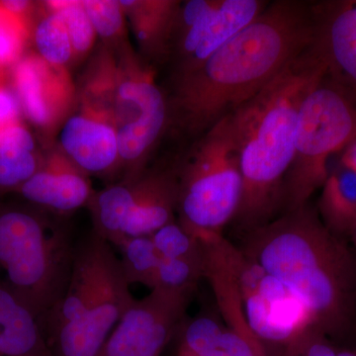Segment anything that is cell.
<instances>
[{
  "mask_svg": "<svg viewBox=\"0 0 356 356\" xmlns=\"http://www.w3.org/2000/svg\"><path fill=\"white\" fill-rule=\"evenodd\" d=\"M30 34L29 21L0 4V70H10L22 58Z\"/></svg>",
  "mask_w": 356,
  "mask_h": 356,
  "instance_id": "obj_27",
  "label": "cell"
},
{
  "mask_svg": "<svg viewBox=\"0 0 356 356\" xmlns=\"http://www.w3.org/2000/svg\"><path fill=\"white\" fill-rule=\"evenodd\" d=\"M43 159L21 121L0 129V193L17 191L38 172Z\"/></svg>",
  "mask_w": 356,
  "mask_h": 356,
  "instance_id": "obj_21",
  "label": "cell"
},
{
  "mask_svg": "<svg viewBox=\"0 0 356 356\" xmlns=\"http://www.w3.org/2000/svg\"><path fill=\"white\" fill-rule=\"evenodd\" d=\"M177 170L143 172L137 177V194L122 241L152 236L175 220L177 204Z\"/></svg>",
  "mask_w": 356,
  "mask_h": 356,
  "instance_id": "obj_16",
  "label": "cell"
},
{
  "mask_svg": "<svg viewBox=\"0 0 356 356\" xmlns=\"http://www.w3.org/2000/svg\"><path fill=\"white\" fill-rule=\"evenodd\" d=\"M20 103L11 81L10 70H0V129L20 121Z\"/></svg>",
  "mask_w": 356,
  "mask_h": 356,
  "instance_id": "obj_30",
  "label": "cell"
},
{
  "mask_svg": "<svg viewBox=\"0 0 356 356\" xmlns=\"http://www.w3.org/2000/svg\"><path fill=\"white\" fill-rule=\"evenodd\" d=\"M29 203L0 202V281L39 323L64 296L76 243L60 218Z\"/></svg>",
  "mask_w": 356,
  "mask_h": 356,
  "instance_id": "obj_4",
  "label": "cell"
},
{
  "mask_svg": "<svg viewBox=\"0 0 356 356\" xmlns=\"http://www.w3.org/2000/svg\"><path fill=\"white\" fill-rule=\"evenodd\" d=\"M25 202L53 213L70 214L88 205L95 191L88 175L55 147L44 156L38 172L16 191Z\"/></svg>",
  "mask_w": 356,
  "mask_h": 356,
  "instance_id": "obj_15",
  "label": "cell"
},
{
  "mask_svg": "<svg viewBox=\"0 0 356 356\" xmlns=\"http://www.w3.org/2000/svg\"><path fill=\"white\" fill-rule=\"evenodd\" d=\"M262 356H267V355H262Z\"/></svg>",
  "mask_w": 356,
  "mask_h": 356,
  "instance_id": "obj_36",
  "label": "cell"
},
{
  "mask_svg": "<svg viewBox=\"0 0 356 356\" xmlns=\"http://www.w3.org/2000/svg\"><path fill=\"white\" fill-rule=\"evenodd\" d=\"M317 212L334 235L350 236L356 227V170L339 161L321 187Z\"/></svg>",
  "mask_w": 356,
  "mask_h": 356,
  "instance_id": "obj_20",
  "label": "cell"
},
{
  "mask_svg": "<svg viewBox=\"0 0 356 356\" xmlns=\"http://www.w3.org/2000/svg\"><path fill=\"white\" fill-rule=\"evenodd\" d=\"M311 2L276 0L189 76L170 103L178 125L202 135L271 83L312 46Z\"/></svg>",
  "mask_w": 356,
  "mask_h": 356,
  "instance_id": "obj_1",
  "label": "cell"
},
{
  "mask_svg": "<svg viewBox=\"0 0 356 356\" xmlns=\"http://www.w3.org/2000/svg\"><path fill=\"white\" fill-rule=\"evenodd\" d=\"M355 314H356V307H355Z\"/></svg>",
  "mask_w": 356,
  "mask_h": 356,
  "instance_id": "obj_37",
  "label": "cell"
},
{
  "mask_svg": "<svg viewBox=\"0 0 356 356\" xmlns=\"http://www.w3.org/2000/svg\"><path fill=\"white\" fill-rule=\"evenodd\" d=\"M110 95V109L118 139L124 180L142 175L143 163L165 131L170 119L168 99L149 67L122 49Z\"/></svg>",
  "mask_w": 356,
  "mask_h": 356,
  "instance_id": "obj_7",
  "label": "cell"
},
{
  "mask_svg": "<svg viewBox=\"0 0 356 356\" xmlns=\"http://www.w3.org/2000/svg\"><path fill=\"white\" fill-rule=\"evenodd\" d=\"M96 35L106 42H117L125 34L126 15L117 0H83Z\"/></svg>",
  "mask_w": 356,
  "mask_h": 356,
  "instance_id": "obj_28",
  "label": "cell"
},
{
  "mask_svg": "<svg viewBox=\"0 0 356 356\" xmlns=\"http://www.w3.org/2000/svg\"><path fill=\"white\" fill-rule=\"evenodd\" d=\"M10 77L22 114L46 135L57 130L72 111L77 95L67 67L31 53L11 67Z\"/></svg>",
  "mask_w": 356,
  "mask_h": 356,
  "instance_id": "obj_12",
  "label": "cell"
},
{
  "mask_svg": "<svg viewBox=\"0 0 356 356\" xmlns=\"http://www.w3.org/2000/svg\"><path fill=\"white\" fill-rule=\"evenodd\" d=\"M325 74V65L311 46L257 95L228 114L243 180L240 206L232 222L243 235L280 216L294 159L300 107Z\"/></svg>",
  "mask_w": 356,
  "mask_h": 356,
  "instance_id": "obj_2",
  "label": "cell"
},
{
  "mask_svg": "<svg viewBox=\"0 0 356 356\" xmlns=\"http://www.w3.org/2000/svg\"><path fill=\"white\" fill-rule=\"evenodd\" d=\"M339 161L351 166L356 170V140L348 145L341 153Z\"/></svg>",
  "mask_w": 356,
  "mask_h": 356,
  "instance_id": "obj_32",
  "label": "cell"
},
{
  "mask_svg": "<svg viewBox=\"0 0 356 356\" xmlns=\"http://www.w3.org/2000/svg\"><path fill=\"white\" fill-rule=\"evenodd\" d=\"M79 102L63 124L58 147L86 175H110L121 168L111 110L83 93Z\"/></svg>",
  "mask_w": 356,
  "mask_h": 356,
  "instance_id": "obj_13",
  "label": "cell"
},
{
  "mask_svg": "<svg viewBox=\"0 0 356 356\" xmlns=\"http://www.w3.org/2000/svg\"><path fill=\"white\" fill-rule=\"evenodd\" d=\"M134 300L120 259L113 252L105 266L97 294L83 317L49 341L54 356H98Z\"/></svg>",
  "mask_w": 356,
  "mask_h": 356,
  "instance_id": "obj_11",
  "label": "cell"
},
{
  "mask_svg": "<svg viewBox=\"0 0 356 356\" xmlns=\"http://www.w3.org/2000/svg\"><path fill=\"white\" fill-rule=\"evenodd\" d=\"M0 356H54L38 318L1 281Z\"/></svg>",
  "mask_w": 356,
  "mask_h": 356,
  "instance_id": "obj_17",
  "label": "cell"
},
{
  "mask_svg": "<svg viewBox=\"0 0 356 356\" xmlns=\"http://www.w3.org/2000/svg\"><path fill=\"white\" fill-rule=\"evenodd\" d=\"M268 2L264 0H188L181 2L173 31L170 58L175 81L189 76L250 24Z\"/></svg>",
  "mask_w": 356,
  "mask_h": 356,
  "instance_id": "obj_9",
  "label": "cell"
},
{
  "mask_svg": "<svg viewBox=\"0 0 356 356\" xmlns=\"http://www.w3.org/2000/svg\"><path fill=\"white\" fill-rule=\"evenodd\" d=\"M116 248L120 250L119 259L129 285L143 284L153 289L161 257L152 236L126 238Z\"/></svg>",
  "mask_w": 356,
  "mask_h": 356,
  "instance_id": "obj_23",
  "label": "cell"
},
{
  "mask_svg": "<svg viewBox=\"0 0 356 356\" xmlns=\"http://www.w3.org/2000/svg\"><path fill=\"white\" fill-rule=\"evenodd\" d=\"M37 54L47 63L67 67L74 58L67 24L57 9L44 2V13L34 29Z\"/></svg>",
  "mask_w": 356,
  "mask_h": 356,
  "instance_id": "obj_22",
  "label": "cell"
},
{
  "mask_svg": "<svg viewBox=\"0 0 356 356\" xmlns=\"http://www.w3.org/2000/svg\"><path fill=\"white\" fill-rule=\"evenodd\" d=\"M177 175L178 222L199 241L222 236L238 212L243 191L228 115L201 135Z\"/></svg>",
  "mask_w": 356,
  "mask_h": 356,
  "instance_id": "obj_5",
  "label": "cell"
},
{
  "mask_svg": "<svg viewBox=\"0 0 356 356\" xmlns=\"http://www.w3.org/2000/svg\"><path fill=\"white\" fill-rule=\"evenodd\" d=\"M140 49L156 58H170L180 1L120 0Z\"/></svg>",
  "mask_w": 356,
  "mask_h": 356,
  "instance_id": "obj_18",
  "label": "cell"
},
{
  "mask_svg": "<svg viewBox=\"0 0 356 356\" xmlns=\"http://www.w3.org/2000/svg\"><path fill=\"white\" fill-rule=\"evenodd\" d=\"M225 259L235 278L248 327L266 353L277 350L313 325L305 307L280 281L241 248L222 240Z\"/></svg>",
  "mask_w": 356,
  "mask_h": 356,
  "instance_id": "obj_8",
  "label": "cell"
},
{
  "mask_svg": "<svg viewBox=\"0 0 356 356\" xmlns=\"http://www.w3.org/2000/svg\"><path fill=\"white\" fill-rule=\"evenodd\" d=\"M350 238L351 242H353V245H355V247L356 248V227H355V229H353V234H351Z\"/></svg>",
  "mask_w": 356,
  "mask_h": 356,
  "instance_id": "obj_35",
  "label": "cell"
},
{
  "mask_svg": "<svg viewBox=\"0 0 356 356\" xmlns=\"http://www.w3.org/2000/svg\"><path fill=\"white\" fill-rule=\"evenodd\" d=\"M202 278L204 261L161 257L153 289L196 292Z\"/></svg>",
  "mask_w": 356,
  "mask_h": 356,
  "instance_id": "obj_24",
  "label": "cell"
},
{
  "mask_svg": "<svg viewBox=\"0 0 356 356\" xmlns=\"http://www.w3.org/2000/svg\"><path fill=\"white\" fill-rule=\"evenodd\" d=\"M47 2L62 14L69 31L76 60L84 57L92 48L97 35L86 13L83 1L64 0Z\"/></svg>",
  "mask_w": 356,
  "mask_h": 356,
  "instance_id": "obj_26",
  "label": "cell"
},
{
  "mask_svg": "<svg viewBox=\"0 0 356 356\" xmlns=\"http://www.w3.org/2000/svg\"><path fill=\"white\" fill-rule=\"evenodd\" d=\"M337 356H356V350H339Z\"/></svg>",
  "mask_w": 356,
  "mask_h": 356,
  "instance_id": "obj_33",
  "label": "cell"
},
{
  "mask_svg": "<svg viewBox=\"0 0 356 356\" xmlns=\"http://www.w3.org/2000/svg\"><path fill=\"white\" fill-rule=\"evenodd\" d=\"M179 348L195 356H261V341L250 343L226 323L200 315L182 323Z\"/></svg>",
  "mask_w": 356,
  "mask_h": 356,
  "instance_id": "obj_19",
  "label": "cell"
},
{
  "mask_svg": "<svg viewBox=\"0 0 356 356\" xmlns=\"http://www.w3.org/2000/svg\"><path fill=\"white\" fill-rule=\"evenodd\" d=\"M151 236L161 257L204 261L202 243L188 233L177 220L165 225Z\"/></svg>",
  "mask_w": 356,
  "mask_h": 356,
  "instance_id": "obj_25",
  "label": "cell"
},
{
  "mask_svg": "<svg viewBox=\"0 0 356 356\" xmlns=\"http://www.w3.org/2000/svg\"><path fill=\"white\" fill-rule=\"evenodd\" d=\"M313 47L327 74L356 95V0L312 3Z\"/></svg>",
  "mask_w": 356,
  "mask_h": 356,
  "instance_id": "obj_14",
  "label": "cell"
},
{
  "mask_svg": "<svg viewBox=\"0 0 356 356\" xmlns=\"http://www.w3.org/2000/svg\"><path fill=\"white\" fill-rule=\"evenodd\" d=\"M242 250L305 307L327 336L348 329L355 315L356 257L306 204L243 235Z\"/></svg>",
  "mask_w": 356,
  "mask_h": 356,
  "instance_id": "obj_3",
  "label": "cell"
},
{
  "mask_svg": "<svg viewBox=\"0 0 356 356\" xmlns=\"http://www.w3.org/2000/svg\"><path fill=\"white\" fill-rule=\"evenodd\" d=\"M177 356H195L182 348H178Z\"/></svg>",
  "mask_w": 356,
  "mask_h": 356,
  "instance_id": "obj_34",
  "label": "cell"
},
{
  "mask_svg": "<svg viewBox=\"0 0 356 356\" xmlns=\"http://www.w3.org/2000/svg\"><path fill=\"white\" fill-rule=\"evenodd\" d=\"M0 4L9 13L29 19L33 6L32 2L22 1V0H8V1H0Z\"/></svg>",
  "mask_w": 356,
  "mask_h": 356,
  "instance_id": "obj_31",
  "label": "cell"
},
{
  "mask_svg": "<svg viewBox=\"0 0 356 356\" xmlns=\"http://www.w3.org/2000/svg\"><path fill=\"white\" fill-rule=\"evenodd\" d=\"M194 293L153 289L134 300L98 356H161L184 322Z\"/></svg>",
  "mask_w": 356,
  "mask_h": 356,
  "instance_id": "obj_10",
  "label": "cell"
},
{
  "mask_svg": "<svg viewBox=\"0 0 356 356\" xmlns=\"http://www.w3.org/2000/svg\"><path fill=\"white\" fill-rule=\"evenodd\" d=\"M337 353L330 336L310 325L289 343L267 353V356H337Z\"/></svg>",
  "mask_w": 356,
  "mask_h": 356,
  "instance_id": "obj_29",
  "label": "cell"
},
{
  "mask_svg": "<svg viewBox=\"0 0 356 356\" xmlns=\"http://www.w3.org/2000/svg\"><path fill=\"white\" fill-rule=\"evenodd\" d=\"M356 140V95L329 74L302 102L282 213L298 209L324 184L332 156ZM281 213V214H282Z\"/></svg>",
  "mask_w": 356,
  "mask_h": 356,
  "instance_id": "obj_6",
  "label": "cell"
}]
</instances>
